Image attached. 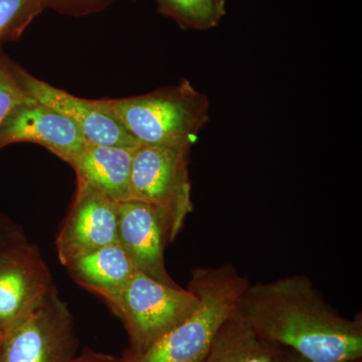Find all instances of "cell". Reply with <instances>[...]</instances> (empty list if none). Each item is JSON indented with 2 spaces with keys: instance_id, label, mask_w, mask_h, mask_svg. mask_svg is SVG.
Returning a JSON list of instances; mask_svg holds the SVG:
<instances>
[{
  "instance_id": "1",
  "label": "cell",
  "mask_w": 362,
  "mask_h": 362,
  "mask_svg": "<svg viewBox=\"0 0 362 362\" xmlns=\"http://www.w3.org/2000/svg\"><path fill=\"white\" fill-rule=\"evenodd\" d=\"M238 312L262 339L311 362L362 358L361 314L341 315L302 274L250 283Z\"/></svg>"
},
{
  "instance_id": "2",
  "label": "cell",
  "mask_w": 362,
  "mask_h": 362,
  "mask_svg": "<svg viewBox=\"0 0 362 362\" xmlns=\"http://www.w3.org/2000/svg\"><path fill=\"white\" fill-rule=\"evenodd\" d=\"M249 285L232 264L194 269L187 287L199 298L194 312L142 354H123V362H202Z\"/></svg>"
},
{
  "instance_id": "3",
  "label": "cell",
  "mask_w": 362,
  "mask_h": 362,
  "mask_svg": "<svg viewBox=\"0 0 362 362\" xmlns=\"http://www.w3.org/2000/svg\"><path fill=\"white\" fill-rule=\"evenodd\" d=\"M96 102L139 145L192 146L211 117L209 98L185 78L147 94Z\"/></svg>"
},
{
  "instance_id": "4",
  "label": "cell",
  "mask_w": 362,
  "mask_h": 362,
  "mask_svg": "<svg viewBox=\"0 0 362 362\" xmlns=\"http://www.w3.org/2000/svg\"><path fill=\"white\" fill-rule=\"evenodd\" d=\"M199 298L192 290L154 280L137 271L112 310L129 338L126 356L146 351L194 312Z\"/></svg>"
},
{
  "instance_id": "5",
  "label": "cell",
  "mask_w": 362,
  "mask_h": 362,
  "mask_svg": "<svg viewBox=\"0 0 362 362\" xmlns=\"http://www.w3.org/2000/svg\"><path fill=\"white\" fill-rule=\"evenodd\" d=\"M77 349L70 311L56 291L2 328L0 362H71Z\"/></svg>"
},
{
  "instance_id": "6",
  "label": "cell",
  "mask_w": 362,
  "mask_h": 362,
  "mask_svg": "<svg viewBox=\"0 0 362 362\" xmlns=\"http://www.w3.org/2000/svg\"><path fill=\"white\" fill-rule=\"evenodd\" d=\"M192 146L138 145L131 169L130 199L164 207L173 216V240L192 213L188 163Z\"/></svg>"
},
{
  "instance_id": "7",
  "label": "cell",
  "mask_w": 362,
  "mask_h": 362,
  "mask_svg": "<svg viewBox=\"0 0 362 362\" xmlns=\"http://www.w3.org/2000/svg\"><path fill=\"white\" fill-rule=\"evenodd\" d=\"M119 244L136 269L144 275L170 286H178L166 270L164 251L173 240L170 211L148 202L128 199L118 204Z\"/></svg>"
},
{
  "instance_id": "8",
  "label": "cell",
  "mask_w": 362,
  "mask_h": 362,
  "mask_svg": "<svg viewBox=\"0 0 362 362\" xmlns=\"http://www.w3.org/2000/svg\"><path fill=\"white\" fill-rule=\"evenodd\" d=\"M118 204L95 188L78 181L75 199L57 239L61 263L119 243Z\"/></svg>"
},
{
  "instance_id": "9",
  "label": "cell",
  "mask_w": 362,
  "mask_h": 362,
  "mask_svg": "<svg viewBox=\"0 0 362 362\" xmlns=\"http://www.w3.org/2000/svg\"><path fill=\"white\" fill-rule=\"evenodd\" d=\"M56 292L39 252L16 242L0 252V327L25 315Z\"/></svg>"
},
{
  "instance_id": "10",
  "label": "cell",
  "mask_w": 362,
  "mask_h": 362,
  "mask_svg": "<svg viewBox=\"0 0 362 362\" xmlns=\"http://www.w3.org/2000/svg\"><path fill=\"white\" fill-rule=\"evenodd\" d=\"M14 71L28 96L68 118L77 126L88 142L106 146L137 147L139 145L113 116L97 104L96 100L82 99L59 90L33 77L16 63Z\"/></svg>"
},
{
  "instance_id": "11",
  "label": "cell",
  "mask_w": 362,
  "mask_h": 362,
  "mask_svg": "<svg viewBox=\"0 0 362 362\" xmlns=\"http://www.w3.org/2000/svg\"><path fill=\"white\" fill-rule=\"evenodd\" d=\"M20 142L44 146L66 163L89 143L68 118L30 97L0 124V149Z\"/></svg>"
},
{
  "instance_id": "12",
  "label": "cell",
  "mask_w": 362,
  "mask_h": 362,
  "mask_svg": "<svg viewBox=\"0 0 362 362\" xmlns=\"http://www.w3.org/2000/svg\"><path fill=\"white\" fill-rule=\"evenodd\" d=\"M136 147L88 143L69 164L84 182L117 204L130 199L131 169Z\"/></svg>"
},
{
  "instance_id": "13",
  "label": "cell",
  "mask_w": 362,
  "mask_h": 362,
  "mask_svg": "<svg viewBox=\"0 0 362 362\" xmlns=\"http://www.w3.org/2000/svg\"><path fill=\"white\" fill-rule=\"evenodd\" d=\"M65 267L76 282L104 298L110 307L138 271L119 243L78 257Z\"/></svg>"
},
{
  "instance_id": "14",
  "label": "cell",
  "mask_w": 362,
  "mask_h": 362,
  "mask_svg": "<svg viewBox=\"0 0 362 362\" xmlns=\"http://www.w3.org/2000/svg\"><path fill=\"white\" fill-rule=\"evenodd\" d=\"M282 349L262 339L237 310L223 324L202 362H273Z\"/></svg>"
},
{
  "instance_id": "15",
  "label": "cell",
  "mask_w": 362,
  "mask_h": 362,
  "mask_svg": "<svg viewBox=\"0 0 362 362\" xmlns=\"http://www.w3.org/2000/svg\"><path fill=\"white\" fill-rule=\"evenodd\" d=\"M159 13L183 30H209L226 14L225 0H156Z\"/></svg>"
},
{
  "instance_id": "16",
  "label": "cell",
  "mask_w": 362,
  "mask_h": 362,
  "mask_svg": "<svg viewBox=\"0 0 362 362\" xmlns=\"http://www.w3.org/2000/svg\"><path fill=\"white\" fill-rule=\"evenodd\" d=\"M45 9L42 0H0V47L20 39Z\"/></svg>"
},
{
  "instance_id": "17",
  "label": "cell",
  "mask_w": 362,
  "mask_h": 362,
  "mask_svg": "<svg viewBox=\"0 0 362 362\" xmlns=\"http://www.w3.org/2000/svg\"><path fill=\"white\" fill-rule=\"evenodd\" d=\"M28 99L16 77L13 62L0 54V124L9 112Z\"/></svg>"
},
{
  "instance_id": "18",
  "label": "cell",
  "mask_w": 362,
  "mask_h": 362,
  "mask_svg": "<svg viewBox=\"0 0 362 362\" xmlns=\"http://www.w3.org/2000/svg\"><path fill=\"white\" fill-rule=\"evenodd\" d=\"M45 8L52 9L62 16L83 18L102 13L116 0H42Z\"/></svg>"
},
{
  "instance_id": "19",
  "label": "cell",
  "mask_w": 362,
  "mask_h": 362,
  "mask_svg": "<svg viewBox=\"0 0 362 362\" xmlns=\"http://www.w3.org/2000/svg\"><path fill=\"white\" fill-rule=\"evenodd\" d=\"M71 362H123L122 357L111 356V354H102L90 349L76 356Z\"/></svg>"
},
{
  "instance_id": "20",
  "label": "cell",
  "mask_w": 362,
  "mask_h": 362,
  "mask_svg": "<svg viewBox=\"0 0 362 362\" xmlns=\"http://www.w3.org/2000/svg\"><path fill=\"white\" fill-rule=\"evenodd\" d=\"M273 362H311L305 357L300 356L294 350L289 349H283L280 354L276 356Z\"/></svg>"
},
{
  "instance_id": "21",
  "label": "cell",
  "mask_w": 362,
  "mask_h": 362,
  "mask_svg": "<svg viewBox=\"0 0 362 362\" xmlns=\"http://www.w3.org/2000/svg\"><path fill=\"white\" fill-rule=\"evenodd\" d=\"M16 242L18 240H14L13 233L9 232L6 226H0V252Z\"/></svg>"
},
{
  "instance_id": "22",
  "label": "cell",
  "mask_w": 362,
  "mask_h": 362,
  "mask_svg": "<svg viewBox=\"0 0 362 362\" xmlns=\"http://www.w3.org/2000/svg\"><path fill=\"white\" fill-rule=\"evenodd\" d=\"M2 328L0 327V342H1Z\"/></svg>"
},
{
  "instance_id": "23",
  "label": "cell",
  "mask_w": 362,
  "mask_h": 362,
  "mask_svg": "<svg viewBox=\"0 0 362 362\" xmlns=\"http://www.w3.org/2000/svg\"><path fill=\"white\" fill-rule=\"evenodd\" d=\"M349 362H362V358L361 359H356V361H349Z\"/></svg>"
}]
</instances>
